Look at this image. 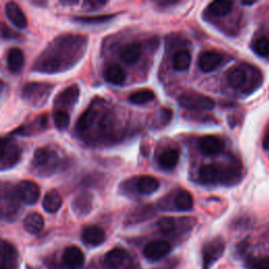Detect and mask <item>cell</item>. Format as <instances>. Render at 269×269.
<instances>
[{
	"instance_id": "1",
	"label": "cell",
	"mask_w": 269,
	"mask_h": 269,
	"mask_svg": "<svg viewBox=\"0 0 269 269\" xmlns=\"http://www.w3.org/2000/svg\"><path fill=\"white\" fill-rule=\"evenodd\" d=\"M53 91V86L46 83L29 82L22 88V98L32 106H43Z\"/></svg>"
},
{
	"instance_id": "2",
	"label": "cell",
	"mask_w": 269,
	"mask_h": 269,
	"mask_svg": "<svg viewBox=\"0 0 269 269\" xmlns=\"http://www.w3.org/2000/svg\"><path fill=\"white\" fill-rule=\"evenodd\" d=\"M103 265L105 269H136L137 263L129 251L116 247L104 256Z\"/></svg>"
},
{
	"instance_id": "3",
	"label": "cell",
	"mask_w": 269,
	"mask_h": 269,
	"mask_svg": "<svg viewBox=\"0 0 269 269\" xmlns=\"http://www.w3.org/2000/svg\"><path fill=\"white\" fill-rule=\"evenodd\" d=\"M33 163L43 175H50L58 167L59 157L51 147H41L35 152Z\"/></svg>"
},
{
	"instance_id": "4",
	"label": "cell",
	"mask_w": 269,
	"mask_h": 269,
	"mask_svg": "<svg viewBox=\"0 0 269 269\" xmlns=\"http://www.w3.org/2000/svg\"><path fill=\"white\" fill-rule=\"evenodd\" d=\"M179 104L189 110H211L215 107V101L199 93H185L179 97Z\"/></svg>"
},
{
	"instance_id": "5",
	"label": "cell",
	"mask_w": 269,
	"mask_h": 269,
	"mask_svg": "<svg viewBox=\"0 0 269 269\" xmlns=\"http://www.w3.org/2000/svg\"><path fill=\"white\" fill-rule=\"evenodd\" d=\"M21 157V148L19 144L13 139L6 138L3 140V148H2V169H8L12 168L17 164L20 160Z\"/></svg>"
},
{
	"instance_id": "6",
	"label": "cell",
	"mask_w": 269,
	"mask_h": 269,
	"mask_svg": "<svg viewBox=\"0 0 269 269\" xmlns=\"http://www.w3.org/2000/svg\"><path fill=\"white\" fill-rule=\"evenodd\" d=\"M224 250L225 243L221 238H216L205 244L202 249L203 269H211L212 266L222 257Z\"/></svg>"
},
{
	"instance_id": "7",
	"label": "cell",
	"mask_w": 269,
	"mask_h": 269,
	"mask_svg": "<svg viewBox=\"0 0 269 269\" xmlns=\"http://www.w3.org/2000/svg\"><path fill=\"white\" fill-rule=\"evenodd\" d=\"M19 256L16 247L3 240L0 244V269H18Z\"/></svg>"
},
{
	"instance_id": "8",
	"label": "cell",
	"mask_w": 269,
	"mask_h": 269,
	"mask_svg": "<svg viewBox=\"0 0 269 269\" xmlns=\"http://www.w3.org/2000/svg\"><path fill=\"white\" fill-rule=\"evenodd\" d=\"M171 250V246L167 241L154 240L148 242L143 248V256L148 261H159L166 257Z\"/></svg>"
},
{
	"instance_id": "9",
	"label": "cell",
	"mask_w": 269,
	"mask_h": 269,
	"mask_svg": "<svg viewBox=\"0 0 269 269\" xmlns=\"http://www.w3.org/2000/svg\"><path fill=\"white\" fill-rule=\"evenodd\" d=\"M200 179L205 184H217L225 183L226 175L225 169H222L216 164L203 165L199 171Z\"/></svg>"
},
{
	"instance_id": "10",
	"label": "cell",
	"mask_w": 269,
	"mask_h": 269,
	"mask_svg": "<svg viewBox=\"0 0 269 269\" xmlns=\"http://www.w3.org/2000/svg\"><path fill=\"white\" fill-rule=\"evenodd\" d=\"M17 193H18V196L20 197V199L25 204H28V205L35 204L40 197L39 186L35 182L28 181V180L21 181L18 184Z\"/></svg>"
},
{
	"instance_id": "11",
	"label": "cell",
	"mask_w": 269,
	"mask_h": 269,
	"mask_svg": "<svg viewBox=\"0 0 269 269\" xmlns=\"http://www.w3.org/2000/svg\"><path fill=\"white\" fill-rule=\"evenodd\" d=\"M19 210V199L15 193L10 189L8 193L3 191V202H2V214L3 218L7 221H12L17 215Z\"/></svg>"
},
{
	"instance_id": "12",
	"label": "cell",
	"mask_w": 269,
	"mask_h": 269,
	"mask_svg": "<svg viewBox=\"0 0 269 269\" xmlns=\"http://www.w3.org/2000/svg\"><path fill=\"white\" fill-rule=\"evenodd\" d=\"M200 151L206 156H216L222 153L224 150V141L218 136L207 135L199 141Z\"/></svg>"
},
{
	"instance_id": "13",
	"label": "cell",
	"mask_w": 269,
	"mask_h": 269,
	"mask_svg": "<svg viewBox=\"0 0 269 269\" xmlns=\"http://www.w3.org/2000/svg\"><path fill=\"white\" fill-rule=\"evenodd\" d=\"M84 263L82 250L77 246L66 248L62 255V264L67 269H79Z\"/></svg>"
},
{
	"instance_id": "14",
	"label": "cell",
	"mask_w": 269,
	"mask_h": 269,
	"mask_svg": "<svg viewBox=\"0 0 269 269\" xmlns=\"http://www.w3.org/2000/svg\"><path fill=\"white\" fill-rule=\"evenodd\" d=\"M223 62V56L215 51H206L200 55L199 68L204 73H211L217 70Z\"/></svg>"
},
{
	"instance_id": "15",
	"label": "cell",
	"mask_w": 269,
	"mask_h": 269,
	"mask_svg": "<svg viewBox=\"0 0 269 269\" xmlns=\"http://www.w3.org/2000/svg\"><path fill=\"white\" fill-rule=\"evenodd\" d=\"M82 241L89 246H99L105 241L104 230L96 225L86 226L81 233Z\"/></svg>"
},
{
	"instance_id": "16",
	"label": "cell",
	"mask_w": 269,
	"mask_h": 269,
	"mask_svg": "<svg viewBox=\"0 0 269 269\" xmlns=\"http://www.w3.org/2000/svg\"><path fill=\"white\" fill-rule=\"evenodd\" d=\"M5 11L7 14V17L15 26H17L19 28H25L26 27V25H27L26 17L17 4L8 3L6 5Z\"/></svg>"
},
{
	"instance_id": "17",
	"label": "cell",
	"mask_w": 269,
	"mask_h": 269,
	"mask_svg": "<svg viewBox=\"0 0 269 269\" xmlns=\"http://www.w3.org/2000/svg\"><path fill=\"white\" fill-rule=\"evenodd\" d=\"M79 94H80V89L77 84H73L70 87L66 88L63 91L56 99V104L62 107H70L72 108L78 101Z\"/></svg>"
},
{
	"instance_id": "18",
	"label": "cell",
	"mask_w": 269,
	"mask_h": 269,
	"mask_svg": "<svg viewBox=\"0 0 269 269\" xmlns=\"http://www.w3.org/2000/svg\"><path fill=\"white\" fill-rule=\"evenodd\" d=\"M23 227L28 233H39L44 227V219L38 213H31L23 220Z\"/></svg>"
},
{
	"instance_id": "19",
	"label": "cell",
	"mask_w": 269,
	"mask_h": 269,
	"mask_svg": "<svg viewBox=\"0 0 269 269\" xmlns=\"http://www.w3.org/2000/svg\"><path fill=\"white\" fill-rule=\"evenodd\" d=\"M42 206L46 213L54 214L62 206V198L56 189H51L43 198Z\"/></svg>"
},
{
	"instance_id": "20",
	"label": "cell",
	"mask_w": 269,
	"mask_h": 269,
	"mask_svg": "<svg viewBox=\"0 0 269 269\" xmlns=\"http://www.w3.org/2000/svg\"><path fill=\"white\" fill-rule=\"evenodd\" d=\"M228 84L234 89H242L246 85L247 71L244 68L238 67L231 70L227 76Z\"/></svg>"
},
{
	"instance_id": "21",
	"label": "cell",
	"mask_w": 269,
	"mask_h": 269,
	"mask_svg": "<svg viewBox=\"0 0 269 269\" xmlns=\"http://www.w3.org/2000/svg\"><path fill=\"white\" fill-rule=\"evenodd\" d=\"M8 68L11 72L17 73L19 72L24 65V55L23 52L18 47H12L8 53L7 57Z\"/></svg>"
},
{
	"instance_id": "22",
	"label": "cell",
	"mask_w": 269,
	"mask_h": 269,
	"mask_svg": "<svg viewBox=\"0 0 269 269\" xmlns=\"http://www.w3.org/2000/svg\"><path fill=\"white\" fill-rule=\"evenodd\" d=\"M160 187V183L153 176L140 177L137 181V189L142 195H151L157 192Z\"/></svg>"
},
{
	"instance_id": "23",
	"label": "cell",
	"mask_w": 269,
	"mask_h": 269,
	"mask_svg": "<svg viewBox=\"0 0 269 269\" xmlns=\"http://www.w3.org/2000/svg\"><path fill=\"white\" fill-rule=\"evenodd\" d=\"M175 208L179 212H188L194 207V199L191 193L187 191H180L177 193L173 200Z\"/></svg>"
},
{
	"instance_id": "24",
	"label": "cell",
	"mask_w": 269,
	"mask_h": 269,
	"mask_svg": "<svg viewBox=\"0 0 269 269\" xmlns=\"http://www.w3.org/2000/svg\"><path fill=\"white\" fill-rule=\"evenodd\" d=\"M105 80L113 84H121L124 82L126 75L124 70L118 65H112L104 71Z\"/></svg>"
},
{
	"instance_id": "25",
	"label": "cell",
	"mask_w": 269,
	"mask_h": 269,
	"mask_svg": "<svg viewBox=\"0 0 269 269\" xmlns=\"http://www.w3.org/2000/svg\"><path fill=\"white\" fill-rule=\"evenodd\" d=\"M142 47L139 43H131L121 52V59L126 65H133L141 56Z\"/></svg>"
},
{
	"instance_id": "26",
	"label": "cell",
	"mask_w": 269,
	"mask_h": 269,
	"mask_svg": "<svg viewBox=\"0 0 269 269\" xmlns=\"http://www.w3.org/2000/svg\"><path fill=\"white\" fill-rule=\"evenodd\" d=\"M179 158H180V152L178 150L168 148L160 155L159 162L162 167L172 168L178 164Z\"/></svg>"
},
{
	"instance_id": "27",
	"label": "cell",
	"mask_w": 269,
	"mask_h": 269,
	"mask_svg": "<svg viewBox=\"0 0 269 269\" xmlns=\"http://www.w3.org/2000/svg\"><path fill=\"white\" fill-rule=\"evenodd\" d=\"M192 55L188 51L182 50L175 54L172 58V67L177 71H186L191 67Z\"/></svg>"
},
{
	"instance_id": "28",
	"label": "cell",
	"mask_w": 269,
	"mask_h": 269,
	"mask_svg": "<svg viewBox=\"0 0 269 269\" xmlns=\"http://www.w3.org/2000/svg\"><path fill=\"white\" fill-rule=\"evenodd\" d=\"M92 198L87 195H81L80 197H78L74 200L73 202V208L75 214L78 216H83L89 213L92 208Z\"/></svg>"
},
{
	"instance_id": "29",
	"label": "cell",
	"mask_w": 269,
	"mask_h": 269,
	"mask_svg": "<svg viewBox=\"0 0 269 269\" xmlns=\"http://www.w3.org/2000/svg\"><path fill=\"white\" fill-rule=\"evenodd\" d=\"M96 116H97L96 109L93 108V107L87 108L77 121L78 131L84 132V131H87L88 129H91V126H92L95 118H96Z\"/></svg>"
},
{
	"instance_id": "30",
	"label": "cell",
	"mask_w": 269,
	"mask_h": 269,
	"mask_svg": "<svg viewBox=\"0 0 269 269\" xmlns=\"http://www.w3.org/2000/svg\"><path fill=\"white\" fill-rule=\"evenodd\" d=\"M155 99V93L151 89H141L133 93L129 97V100L133 104L143 105Z\"/></svg>"
},
{
	"instance_id": "31",
	"label": "cell",
	"mask_w": 269,
	"mask_h": 269,
	"mask_svg": "<svg viewBox=\"0 0 269 269\" xmlns=\"http://www.w3.org/2000/svg\"><path fill=\"white\" fill-rule=\"evenodd\" d=\"M232 6L233 4L230 2H214L208 6V11L217 17H222L231 12Z\"/></svg>"
},
{
	"instance_id": "32",
	"label": "cell",
	"mask_w": 269,
	"mask_h": 269,
	"mask_svg": "<svg viewBox=\"0 0 269 269\" xmlns=\"http://www.w3.org/2000/svg\"><path fill=\"white\" fill-rule=\"evenodd\" d=\"M247 269H269V256L249 257L245 262Z\"/></svg>"
},
{
	"instance_id": "33",
	"label": "cell",
	"mask_w": 269,
	"mask_h": 269,
	"mask_svg": "<svg viewBox=\"0 0 269 269\" xmlns=\"http://www.w3.org/2000/svg\"><path fill=\"white\" fill-rule=\"evenodd\" d=\"M54 123L55 126L59 131H65L69 128L70 125V115L66 112V110L58 109L54 113Z\"/></svg>"
},
{
	"instance_id": "34",
	"label": "cell",
	"mask_w": 269,
	"mask_h": 269,
	"mask_svg": "<svg viewBox=\"0 0 269 269\" xmlns=\"http://www.w3.org/2000/svg\"><path fill=\"white\" fill-rule=\"evenodd\" d=\"M158 228L165 234H170L175 232L177 229V221L170 217L162 218L159 222H158Z\"/></svg>"
},
{
	"instance_id": "35",
	"label": "cell",
	"mask_w": 269,
	"mask_h": 269,
	"mask_svg": "<svg viewBox=\"0 0 269 269\" xmlns=\"http://www.w3.org/2000/svg\"><path fill=\"white\" fill-rule=\"evenodd\" d=\"M254 51L261 57L269 55V39L267 37H259L254 42Z\"/></svg>"
},
{
	"instance_id": "36",
	"label": "cell",
	"mask_w": 269,
	"mask_h": 269,
	"mask_svg": "<svg viewBox=\"0 0 269 269\" xmlns=\"http://www.w3.org/2000/svg\"><path fill=\"white\" fill-rule=\"evenodd\" d=\"M114 17V15H101V16H89V17H77L74 20L80 23L86 24H95V23H102L110 20Z\"/></svg>"
},
{
	"instance_id": "37",
	"label": "cell",
	"mask_w": 269,
	"mask_h": 269,
	"mask_svg": "<svg viewBox=\"0 0 269 269\" xmlns=\"http://www.w3.org/2000/svg\"><path fill=\"white\" fill-rule=\"evenodd\" d=\"M3 37L6 39H13V38L18 37V35L16 32L8 27L6 24H3Z\"/></svg>"
},
{
	"instance_id": "38",
	"label": "cell",
	"mask_w": 269,
	"mask_h": 269,
	"mask_svg": "<svg viewBox=\"0 0 269 269\" xmlns=\"http://www.w3.org/2000/svg\"><path fill=\"white\" fill-rule=\"evenodd\" d=\"M263 148L266 151H269V129L267 130L264 139H263Z\"/></svg>"
},
{
	"instance_id": "39",
	"label": "cell",
	"mask_w": 269,
	"mask_h": 269,
	"mask_svg": "<svg viewBox=\"0 0 269 269\" xmlns=\"http://www.w3.org/2000/svg\"><path fill=\"white\" fill-rule=\"evenodd\" d=\"M85 5L86 6H89V8L93 9V8H95L96 6L97 7H102V6L106 5V2H86Z\"/></svg>"
},
{
	"instance_id": "40",
	"label": "cell",
	"mask_w": 269,
	"mask_h": 269,
	"mask_svg": "<svg viewBox=\"0 0 269 269\" xmlns=\"http://www.w3.org/2000/svg\"><path fill=\"white\" fill-rule=\"evenodd\" d=\"M242 4L245 5V6H252V5H255L256 3H255V2H254V3H246V2H243Z\"/></svg>"
}]
</instances>
